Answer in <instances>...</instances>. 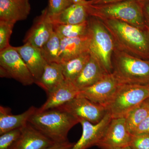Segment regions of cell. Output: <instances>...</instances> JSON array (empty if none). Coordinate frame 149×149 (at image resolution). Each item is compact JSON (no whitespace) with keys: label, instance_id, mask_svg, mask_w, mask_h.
I'll return each instance as SVG.
<instances>
[{"label":"cell","instance_id":"8992f818","mask_svg":"<svg viewBox=\"0 0 149 149\" xmlns=\"http://www.w3.org/2000/svg\"><path fill=\"white\" fill-rule=\"evenodd\" d=\"M88 22L91 53L99 60L107 72L111 73L112 57L115 48L113 37L100 18L90 16Z\"/></svg>","mask_w":149,"mask_h":149},{"label":"cell","instance_id":"8fae6325","mask_svg":"<svg viewBox=\"0 0 149 149\" xmlns=\"http://www.w3.org/2000/svg\"><path fill=\"white\" fill-rule=\"evenodd\" d=\"M54 32V24L47 8L34 20L32 27L26 33L24 43H29L41 49L49 39Z\"/></svg>","mask_w":149,"mask_h":149},{"label":"cell","instance_id":"ba28073f","mask_svg":"<svg viewBox=\"0 0 149 149\" xmlns=\"http://www.w3.org/2000/svg\"><path fill=\"white\" fill-rule=\"evenodd\" d=\"M57 108L72 115L79 123L80 120H85L93 124L100 122L107 112L104 107L93 102L80 94Z\"/></svg>","mask_w":149,"mask_h":149},{"label":"cell","instance_id":"5bb4252c","mask_svg":"<svg viewBox=\"0 0 149 149\" xmlns=\"http://www.w3.org/2000/svg\"><path fill=\"white\" fill-rule=\"evenodd\" d=\"M80 93L72 82L65 80L47 95V101L37 111H43L58 108L77 97Z\"/></svg>","mask_w":149,"mask_h":149},{"label":"cell","instance_id":"d6a6232c","mask_svg":"<svg viewBox=\"0 0 149 149\" xmlns=\"http://www.w3.org/2000/svg\"><path fill=\"white\" fill-rule=\"evenodd\" d=\"M125 1L128 0H89L87 1V4L92 6L102 5Z\"/></svg>","mask_w":149,"mask_h":149},{"label":"cell","instance_id":"4fadbf2b","mask_svg":"<svg viewBox=\"0 0 149 149\" xmlns=\"http://www.w3.org/2000/svg\"><path fill=\"white\" fill-rule=\"evenodd\" d=\"M55 143L29 123L21 128V134L10 149H46Z\"/></svg>","mask_w":149,"mask_h":149},{"label":"cell","instance_id":"f546056e","mask_svg":"<svg viewBox=\"0 0 149 149\" xmlns=\"http://www.w3.org/2000/svg\"><path fill=\"white\" fill-rule=\"evenodd\" d=\"M149 134V115L133 131L132 135Z\"/></svg>","mask_w":149,"mask_h":149},{"label":"cell","instance_id":"52a82bcc","mask_svg":"<svg viewBox=\"0 0 149 149\" xmlns=\"http://www.w3.org/2000/svg\"><path fill=\"white\" fill-rule=\"evenodd\" d=\"M0 76L13 78L24 86L35 83V80L15 47L10 46L0 51Z\"/></svg>","mask_w":149,"mask_h":149},{"label":"cell","instance_id":"74e56055","mask_svg":"<svg viewBox=\"0 0 149 149\" xmlns=\"http://www.w3.org/2000/svg\"><path fill=\"white\" fill-rule=\"evenodd\" d=\"M148 86H149V85H148Z\"/></svg>","mask_w":149,"mask_h":149},{"label":"cell","instance_id":"5b68a950","mask_svg":"<svg viewBox=\"0 0 149 149\" xmlns=\"http://www.w3.org/2000/svg\"><path fill=\"white\" fill-rule=\"evenodd\" d=\"M148 98V85L120 84L105 108L112 118H124L130 110Z\"/></svg>","mask_w":149,"mask_h":149},{"label":"cell","instance_id":"44dd1931","mask_svg":"<svg viewBox=\"0 0 149 149\" xmlns=\"http://www.w3.org/2000/svg\"><path fill=\"white\" fill-rule=\"evenodd\" d=\"M65 80L61 63H49L45 67L40 79L35 83L48 95Z\"/></svg>","mask_w":149,"mask_h":149},{"label":"cell","instance_id":"8d00e7d4","mask_svg":"<svg viewBox=\"0 0 149 149\" xmlns=\"http://www.w3.org/2000/svg\"><path fill=\"white\" fill-rule=\"evenodd\" d=\"M139 1H147V0H139Z\"/></svg>","mask_w":149,"mask_h":149},{"label":"cell","instance_id":"2e32d148","mask_svg":"<svg viewBox=\"0 0 149 149\" xmlns=\"http://www.w3.org/2000/svg\"><path fill=\"white\" fill-rule=\"evenodd\" d=\"M107 74L99 60L91 53L90 60L72 83L80 91L94 85Z\"/></svg>","mask_w":149,"mask_h":149},{"label":"cell","instance_id":"4316f807","mask_svg":"<svg viewBox=\"0 0 149 149\" xmlns=\"http://www.w3.org/2000/svg\"><path fill=\"white\" fill-rule=\"evenodd\" d=\"M21 134V128L10 130L1 135L0 149H10Z\"/></svg>","mask_w":149,"mask_h":149},{"label":"cell","instance_id":"e0dca14e","mask_svg":"<svg viewBox=\"0 0 149 149\" xmlns=\"http://www.w3.org/2000/svg\"><path fill=\"white\" fill-rule=\"evenodd\" d=\"M15 47L34 77L35 83L40 79L47 63L41 49L29 43Z\"/></svg>","mask_w":149,"mask_h":149},{"label":"cell","instance_id":"d6986e66","mask_svg":"<svg viewBox=\"0 0 149 149\" xmlns=\"http://www.w3.org/2000/svg\"><path fill=\"white\" fill-rule=\"evenodd\" d=\"M37 108L31 106L21 114L13 115L9 108L0 107V135L10 130L22 128L28 123Z\"/></svg>","mask_w":149,"mask_h":149},{"label":"cell","instance_id":"603a6c76","mask_svg":"<svg viewBox=\"0 0 149 149\" xmlns=\"http://www.w3.org/2000/svg\"><path fill=\"white\" fill-rule=\"evenodd\" d=\"M54 31L60 38H74L88 35V20L79 24H54Z\"/></svg>","mask_w":149,"mask_h":149},{"label":"cell","instance_id":"7a4b0ae2","mask_svg":"<svg viewBox=\"0 0 149 149\" xmlns=\"http://www.w3.org/2000/svg\"><path fill=\"white\" fill-rule=\"evenodd\" d=\"M28 123L55 143L68 141L70 130L79 120L64 111L55 108L35 112Z\"/></svg>","mask_w":149,"mask_h":149},{"label":"cell","instance_id":"e575fe53","mask_svg":"<svg viewBox=\"0 0 149 149\" xmlns=\"http://www.w3.org/2000/svg\"><path fill=\"white\" fill-rule=\"evenodd\" d=\"M144 102L148 106L149 108V98L146 99V100L144 101Z\"/></svg>","mask_w":149,"mask_h":149},{"label":"cell","instance_id":"4dcf8cb0","mask_svg":"<svg viewBox=\"0 0 149 149\" xmlns=\"http://www.w3.org/2000/svg\"><path fill=\"white\" fill-rule=\"evenodd\" d=\"M142 6L144 20L147 27L149 29V0L140 1Z\"/></svg>","mask_w":149,"mask_h":149},{"label":"cell","instance_id":"d590c367","mask_svg":"<svg viewBox=\"0 0 149 149\" xmlns=\"http://www.w3.org/2000/svg\"><path fill=\"white\" fill-rule=\"evenodd\" d=\"M115 149H132L129 146L124 147V148H116Z\"/></svg>","mask_w":149,"mask_h":149},{"label":"cell","instance_id":"83f0119b","mask_svg":"<svg viewBox=\"0 0 149 149\" xmlns=\"http://www.w3.org/2000/svg\"><path fill=\"white\" fill-rule=\"evenodd\" d=\"M129 146L132 149H149V134H131Z\"/></svg>","mask_w":149,"mask_h":149},{"label":"cell","instance_id":"836d02e7","mask_svg":"<svg viewBox=\"0 0 149 149\" xmlns=\"http://www.w3.org/2000/svg\"><path fill=\"white\" fill-rule=\"evenodd\" d=\"M70 1L72 4H86L87 2V1L86 0H70Z\"/></svg>","mask_w":149,"mask_h":149},{"label":"cell","instance_id":"f1b7e54d","mask_svg":"<svg viewBox=\"0 0 149 149\" xmlns=\"http://www.w3.org/2000/svg\"><path fill=\"white\" fill-rule=\"evenodd\" d=\"M72 4L70 0H49L47 8L49 15L53 16Z\"/></svg>","mask_w":149,"mask_h":149},{"label":"cell","instance_id":"3957f363","mask_svg":"<svg viewBox=\"0 0 149 149\" xmlns=\"http://www.w3.org/2000/svg\"><path fill=\"white\" fill-rule=\"evenodd\" d=\"M112 64V73L120 84L149 85V60L138 58L115 47Z\"/></svg>","mask_w":149,"mask_h":149},{"label":"cell","instance_id":"9a60e30c","mask_svg":"<svg viewBox=\"0 0 149 149\" xmlns=\"http://www.w3.org/2000/svg\"><path fill=\"white\" fill-rule=\"evenodd\" d=\"M91 38L88 35L74 38H61L59 63H62L85 53L91 52Z\"/></svg>","mask_w":149,"mask_h":149},{"label":"cell","instance_id":"9c48e42d","mask_svg":"<svg viewBox=\"0 0 149 149\" xmlns=\"http://www.w3.org/2000/svg\"><path fill=\"white\" fill-rule=\"evenodd\" d=\"M120 85L112 73H109L94 85L80 91V95L105 107Z\"/></svg>","mask_w":149,"mask_h":149},{"label":"cell","instance_id":"ac0fdd59","mask_svg":"<svg viewBox=\"0 0 149 149\" xmlns=\"http://www.w3.org/2000/svg\"><path fill=\"white\" fill-rule=\"evenodd\" d=\"M30 10L29 0H0V20L16 23L25 20Z\"/></svg>","mask_w":149,"mask_h":149},{"label":"cell","instance_id":"cb8c5ba5","mask_svg":"<svg viewBox=\"0 0 149 149\" xmlns=\"http://www.w3.org/2000/svg\"><path fill=\"white\" fill-rule=\"evenodd\" d=\"M149 115V107L144 102L130 110L124 117L126 127L130 133L132 134L139 124Z\"/></svg>","mask_w":149,"mask_h":149},{"label":"cell","instance_id":"7402d4cb","mask_svg":"<svg viewBox=\"0 0 149 149\" xmlns=\"http://www.w3.org/2000/svg\"><path fill=\"white\" fill-rule=\"evenodd\" d=\"M91 57V52H88L61 63L65 80L72 83L82 72Z\"/></svg>","mask_w":149,"mask_h":149},{"label":"cell","instance_id":"ffe728a7","mask_svg":"<svg viewBox=\"0 0 149 149\" xmlns=\"http://www.w3.org/2000/svg\"><path fill=\"white\" fill-rule=\"evenodd\" d=\"M86 4H72L58 14L50 16L54 24H79L88 21L90 15Z\"/></svg>","mask_w":149,"mask_h":149},{"label":"cell","instance_id":"484cf974","mask_svg":"<svg viewBox=\"0 0 149 149\" xmlns=\"http://www.w3.org/2000/svg\"><path fill=\"white\" fill-rule=\"evenodd\" d=\"M15 22L0 20V51L10 45V39Z\"/></svg>","mask_w":149,"mask_h":149},{"label":"cell","instance_id":"6da1fadb","mask_svg":"<svg viewBox=\"0 0 149 149\" xmlns=\"http://www.w3.org/2000/svg\"><path fill=\"white\" fill-rule=\"evenodd\" d=\"M100 19L112 37L116 49L138 58L149 60L148 28H140L116 19Z\"/></svg>","mask_w":149,"mask_h":149},{"label":"cell","instance_id":"1f68e13d","mask_svg":"<svg viewBox=\"0 0 149 149\" xmlns=\"http://www.w3.org/2000/svg\"><path fill=\"white\" fill-rule=\"evenodd\" d=\"M74 144L68 141L62 143H55L46 149H70L74 146Z\"/></svg>","mask_w":149,"mask_h":149},{"label":"cell","instance_id":"30bf717a","mask_svg":"<svg viewBox=\"0 0 149 149\" xmlns=\"http://www.w3.org/2000/svg\"><path fill=\"white\" fill-rule=\"evenodd\" d=\"M131 134L125 118H112L103 136L96 146L101 149H115L129 146Z\"/></svg>","mask_w":149,"mask_h":149},{"label":"cell","instance_id":"277c9868","mask_svg":"<svg viewBox=\"0 0 149 149\" xmlns=\"http://www.w3.org/2000/svg\"><path fill=\"white\" fill-rule=\"evenodd\" d=\"M86 6L90 16L116 19L141 28L148 27L139 0H128L98 6L89 5L87 2Z\"/></svg>","mask_w":149,"mask_h":149},{"label":"cell","instance_id":"7c38bea8","mask_svg":"<svg viewBox=\"0 0 149 149\" xmlns=\"http://www.w3.org/2000/svg\"><path fill=\"white\" fill-rule=\"evenodd\" d=\"M111 119V115L107 112L103 118L96 124L87 120H80V123L83 128L82 136L70 149H88L97 146L103 136Z\"/></svg>","mask_w":149,"mask_h":149},{"label":"cell","instance_id":"d4e9b609","mask_svg":"<svg viewBox=\"0 0 149 149\" xmlns=\"http://www.w3.org/2000/svg\"><path fill=\"white\" fill-rule=\"evenodd\" d=\"M61 38L54 32L50 38L40 49L43 57L47 63H59V54Z\"/></svg>","mask_w":149,"mask_h":149}]
</instances>
